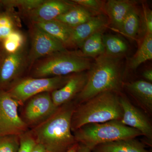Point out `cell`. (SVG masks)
Wrapping results in <instances>:
<instances>
[{
  "instance_id": "2e32d148",
  "label": "cell",
  "mask_w": 152,
  "mask_h": 152,
  "mask_svg": "<svg viewBox=\"0 0 152 152\" xmlns=\"http://www.w3.org/2000/svg\"><path fill=\"white\" fill-rule=\"evenodd\" d=\"M123 88L146 113L152 111V84L143 80L124 83Z\"/></svg>"
},
{
  "instance_id": "277c9868",
  "label": "cell",
  "mask_w": 152,
  "mask_h": 152,
  "mask_svg": "<svg viewBox=\"0 0 152 152\" xmlns=\"http://www.w3.org/2000/svg\"><path fill=\"white\" fill-rule=\"evenodd\" d=\"M91 59L77 50L57 52L36 61L29 69L30 77H52L86 72L91 66Z\"/></svg>"
},
{
  "instance_id": "7a4b0ae2",
  "label": "cell",
  "mask_w": 152,
  "mask_h": 152,
  "mask_svg": "<svg viewBox=\"0 0 152 152\" xmlns=\"http://www.w3.org/2000/svg\"><path fill=\"white\" fill-rule=\"evenodd\" d=\"M87 72L86 84L75 98L76 105L104 92H120L123 88L124 70L121 57L101 55L95 59Z\"/></svg>"
},
{
  "instance_id": "e0dca14e",
  "label": "cell",
  "mask_w": 152,
  "mask_h": 152,
  "mask_svg": "<svg viewBox=\"0 0 152 152\" xmlns=\"http://www.w3.org/2000/svg\"><path fill=\"white\" fill-rule=\"evenodd\" d=\"M92 152H151L145 144L135 138L125 139L101 144Z\"/></svg>"
},
{
  "instance_id": "4dcf8cb0",
  "label": "cell",
  "mask_w": 152,
  "mask_h": 152,
  "mask_svg": "<svg viewBox=\"0 0 152 152\" xmlns=\"http://www.w3.org/2000/svg\"><path fill=\"white\" fill-rule=\"evenodd\" d=\"M142 76L144 79H145V81L152 83V70L151 69H148L144 71L142 73Z\"/></svg>"
},
{
  "instance_id": "8992f818",
  "label": "cell",
  "mask_w": 152,
  "mask_h": 152,
  "mask_svg": "<svg viewBox=\"0 0 152 152\" xmlns=\"http://www.w3.org/2000/svg\"><path fill=\"white\" fill-rule=\"evenodd\" d=\"M71 75L47 78H23L11 85L6 91L19 104L23 103L36 95L51 93L62 88Z\"/></svg>"
},
{
  "instance_id": "52a82bcc",
  "label": "cell",
  "mask_w": 152,
  "mask_h": 152,
  "mask_svg": "<svg viewBox=\"0 0 152 152\" xmlns=\"http://www.w3.org/2000/svg\"><path fill=\"white\" fill-rule=\"evenodd\" d=\"M19 104L7 91H0V137L19 136L26 132L27 124L19 115Z\"/></svg>"
},
{
  "instance_id": "5b68a950",
  "label": "cell",
  "mask_w": 152,
  "mask_h": 152,
  "mask_svg": "<svg viewBox=\"0 0 152 152\" xmlns=\"http://www.w3.org/2000/svg\"><path fill=\"white\" fill-rule=\"evenodd\" d=\"M73 135L77 143L85 145L92 151L101 144L142 135L138 131L117 120L88 124L74 132Z\"/></svg>"
},
{
  "instance_id": "74e56055",
  "label": "cell",
  "mask_w": 152,
  "mask_h": 152,
  "mask_svg": "<svg viewBox=\"0 0 152 152\" xmlns=\"http://www.w3.org/2000/svg\"></svg>"
},
{
  "instance_id": "8d00e7d4",
  "label": "cell",
  "mask_w": 152,
  "mask_h": 152,
  "mask_svg": "<svg viewBox=\"0 0 152 152\" xmlns=\"http://www.w3.org/2000/svg\"><path fill=\"white\" fill-rule=\"evenodd\" d=\"M45 152H48L45 151Z\"/></svg>"
},
{
  "instance_id": "d590c367",
  "label": "cell",
  "mask_w": 152,
  "mask_h": 152,
  "mask_svg": "<svg viewBox=\"0 0 152 152\" xmlns=\"http://www.w3.org/2000/svg\"><path fill=\"white\" fill-rule=\"evenodd\" d=\"M3 7H4V6H3L2 4L1 1H0V12H2V11H1V10L2 8Z\"/></svg>"
},
{
  "instance_id": "9a60e30c",
  "label": "cell",
  "mask_w": 152,
  "mask_h": 152,
  "mask_svg": "<svg viewBox=\"0 0 152 152\" xmlns=\"http://www.w3.org/2000/svg\"><path fill=\"white\" fill-rule=\"evenodd\" d=\"M136 2L129 0H109L104 4L103 11L113 27L120 31L124 20Z\"/></svg>"
},
{
  "instance_id": "3957f363",
  "label": "cell",
  "mask_w": 152,
  "mask_h": 152,
  "mask_svg": "<svg viewBox=\"0 0 152 152\" xmlns=\"http://www.w3.org/2000/svg\"><path fill=\"white\" fill-rule=\"evenodd\" d=\"M120 93L104 92L76 105L71 121L72 132L88 124L121 121L123 110Z\"/></svg>"
},
{
  "instance_id": "e575fe53",
  "label": "cell",
  "mask_w": 152,
  "mask_h": 152,
  "mask_svg": "<svg viewBox=\"0 0 152 152\" xmlns=\"http://www.w3.org/2000/svg\"><path fill=\"white\" fill-rule=\"evenodd\" d=\"M4 53L5 52L4 51V50H3L2 42H0V60L2 58Z\"/></svg>"
},
{
  "instance_id": "7c38bea8",
  "label": "cell",
  "mask_w": 152,
  "mask_h": 152,
  "mask_svg": "<svg viewBox=\"0 0 152 152\" xmlns=\"http://www.w3.org/2000/svg\"><path fill=\"white\" fill-rule=\"evenodd\" d=\"M76 4L72 1L63 0H44L36 8L26 13L22 16L37 23L56 20Z\"/></svg>"
},
{
  "instance_id": "7402d4cb",
  "label": "cell",
  "mask_w": 152,
  "mask_h": 152,
  "mask_svg": "<svg viewBox=\"0 0 152 152\" xmlns=\"http://www.w3.org/2000/svg\"><path fill=\"white\" fill-rule=\"evenodd\" d=\"M152 59V34H146L142 42L131 59L129 67L136 69L142 64Z\"/></svg>"
},
{
  "instance_id": "603a6c76",
  "label": "cell",
  "mask_w": 152,
  "mask_h": 152,
  "mask_svg": "<svg viewBox=\"0 0 152 152\" xmlns=\"http://www.w3.org/2000/svg\"><path fill=\"white\" fill-rule=\"evenodd\" d=\"M105 54L113 57H121L127 53L128 46L119 37L113 35H103Z\"/></svg>"
},
{
  "instance_id": "9c48e42d",
  "label": "cell",
  "mask_w": 152,
  "mask_h": 152,
  "mask_svg": "<svg viewBox=\"0 0 152 152\" xmlns=\"http://www.w3.org/2000/svg\"><path fill=\"white\" fill-rule=\"evenodd\" d=\"M28 48L27 43L14 53H4L0 60V88H9L29 69Z\"/></svg>"
},
{
  "instance_id": "ffe728a7",
  "label": "cell",
  "mask_w": 152,
  "mask_h": 152,
  "mask_svg": "<svg viewBox=\"0 0 152 152\" xmlns=\"http://www.w3.org/2000/svg\"><path fill=\"white\" fill-rule=\"evenodd\" d=\"M21 26L20 16L12 9H5L0 12V42L14 31Z\"/></svg>"
},
{
  "instance_id": "30bf717a",
  "label": "cell",
  "mask_w": 152,
  "mask_h": 152,
  "mask_svg": "<svg viewBox=\"0 0 152 152\" xmlns=\"http://www.w3.org/2000/svg\"><path fill=\"white\" fill-rule=\"evenodd\" d=\"M120 103L123 110L121 122L124 125L135 129L145 137L148 145L152 146V126L149 120L135 107L127 97L119 94Z\"/></svg>"
},
{
  "instance_id": "44dd1931",
  "label": "cell",
  "mask_w": 152,
  "mask_h": 152,
  "mask_svg": "<svg viewBox=\"0 0 152 152\" xmlns=\"http://www.w3.org/2000/svg\"><path fill=\"white\" fill-rule=\"evenodd\" d=\"M102 32L95 33L87 39L80 47V50L86 56L96 58L105 53Z\"/></svg>"
},
{
  "instance_id": "d4e9b609",
  "label": "cell",
  "mask_w": 152,
  "mask_h": 152,
  "mask_svg": "<svg viewBox=\"0 0 152 152\" xmlns=\"http://www.w3.org/2000/svg\"><path fill=\"white\" fill-rule=\"evenodd\" d=\"M140 15L136 7L131 10L124 20L120 31L131 39H134L140 28Z\"/></svg>"
},
{
  "instance_id": "484cf974",
  "label": "cell",
  "mask_w": 152,
  "mask_h": 152,
  "mask_svg": "<svg viewBox=\"0 0 152 152\" xmlns=\"http://www.w3.org/2000/svg\"><path fill=\"white\" fill-rule=\"evenodd\" d=\"M44 0H6L1 1L5 9L18 10L19 15H23L36 8L43 2Z\"/></svg>"
},
{
  "instance_id": "d6a6232c",
  "label": "cell",
  "mask_w": 152,
  "mask_h": 152,
  "mask_svg": "<svg viewBox=\"0 0 152 152\" xmlns=\"http://www.w3.org/2000/svg\"><path fill=\"white\" fill-rule=\"evenodd\" d=\"M45 150L43 147L42 146L39 144L37 143L33 148L31 152H45Z\"/></svg>"
},
{
  "instance_id": "f1b7e54d",
  "label": "cell",
  "mask_w": 152,
  "mask_h": 152,
  "mask_svg": "<svg viewBox=\"0 0 152 152\" xmlns=\"http://www.w3.org/2000/svg\"><path fill=\"white\" fill-rule=\"evenodd\" d=\"M20 142L18 152H31L37 144L31 134L24 133L20 136Z\"/></svg>"
},
{
  "instance_id": "83f0119b",
  "label": "cell",
  "mask_w": 152,
  "mask_h": 152,
  "mask_svg": "<svg viewBox=\"0 0 152 152\" xmlns=\"http://www.w3.org/2000/svg\"><path fill=\"white\" fill-rule=\"evenodd\" d=\"M72 1L96 15H100L101 11H103L104 4L99 0H73Z\"/></svg>"
},
{
  "instance_id": "6da1fadb",
  "label": "cell",
  "mask_w": 152,
  "mask_h": 152,
  "mask_svg": "<svg viewBox=\"0 0 152 152\" xmlns=\"http://www.w3.org/2000/svg\"><path fill=\"white\" fill-rule=\"evenodd\" d=\"M76 106L72 101L61 106L52 116L33 130L31 134L36 142L46 151L66 152L77 143L71 129Z\"/></svg>"
},
{
  "instance_id": "1f68e13d",
  "label": "cell",
  "mask_w": 152,
  "mask_h": 152,
  "mask_svg": "<svg viewBox=\"0 0 152 152\" xmlns=\"http://www.w3.org/2000/svg\"><path fill=\"white\" fill-rule=\"evenodd\" d=\"M78 147L77 152H91L92 150L86 146L85 145L82 144L78 143Z\"/></svg>"
},
{
  "instance_id": "ac0fdd59",
  "label": "cell",
  "mask_w": 152,
  "mask_h": 152,
  "mask_svg": "<svg viewBox=\"0 0 152 152\" xmlns=\"http://www.w3.org/2000/svg\"><path fill=\"white\" fill-rule=\"evenodd\" d=\"M34 23L61 42L68 50L69 48H72L71 38L72 28L56 20Z\"/></svg>"
},
{
  "instance_id": "cb8c5ba5",
  "label": "cell",
  "mask_w": 152,
  "mask_h": 152,
  "mask_svg": "<svg viewBox=\"0 0 152 152\" xmlns=\"http://www.w3.org/2000/svg\"><path fill=\"white\" fill-rule=\"evenodd\" d=\"M26 37L21 30L14 31L2 42L3 50L7 53H14L28 43Z\"/></svg>"
},
{
  "instance_id": "5bb4252c",
  "label": "cell",
  "mask_w": 152,
  "mask_h": 152,
  "mask_svg": "<svg viewBox=\"0 0 152 152\" xmlns=\"http://www.w3.org/2000/svg\"><path fill=\"white\" fill-rule=\"evenodd\" d=\"M108 19L104 15H96L89 20L72 29V48H80L82 44L95 33L102 32L109 24Z\"/></svg>"
},
{
  "instance_id": "836d02e7",
  "label": "cell",
  "mask_w": 152,
  "mask_h": 152,
  "mask_svg": "<svg viewBox=\"0 0 152 152\" xmlns=\"http://www.w3.org/2000/svg\"><path fill=\"white\" fill-rule=\"evenodd\" d=\"M79 144L77 143L75 145L72 147L69 151L66 152H77V151L78 147Z\"/></svg>"
},
{
  "instance_id": "f546056e",
  "label": "cell",
  "mask_w": 152,
  "mask_h": 152,
  "mask_svg": "<svg viewBox=\"0 0 152 152\" xmlns=\"http://www.w3.org/2000/svg\"><path fill=\"white\" fill-rule=\"evenodd\" d=\"M144 22L146 34H152V12L149 8L143 4Z\"/></svg>"
},
{
  "instance_id": "d6986e66",
  "label": "cell",
  "mask_w": 152,
  "mask_h": 152,
  "mask_svg": "<svg viewBox=\"0 0 152 152\" xmlns=\"http://www.w3.org/2000/svg\"><path fill=\"white\" fill-rule=\"evenodd\" d=\"M95 15H96L76 4L69 10L58 17L56 20L73 28L89 20Z\"/></svg>"
},
{
  "instance_id": "4fadbf2b",
  "label": "cell",
  "mask_w": 152,
  "mask_h": 152,
  "mask_svg": "<svg viewBox=\"0 0 152 152\" xmlns=\"http://www.w3.org/2000/svg\"><path fill=\"white\" fill-rule=\"evenodd\" d=\"M88 77L87 71L72 74L62 88L51 93L56 106L60 107L72 102L84 88Z\"/></svg>"
},
{
  "instance_id": "8fae6325",
  "label": "cell",
  "mask_w": 152,
  "mask_h": 152,
  "mask_svg": "<svg viewBox=\"0 0 152 152\" xmlns=\"http://www.w3.org/2000/svg\"><path fill=\"white\" fill-rule=\"evenodd\" d=\"M25 110V117L31 125H39L56 112L59 107L56 106L50 92H44L30 99Z\"/></svg>"
},
{
  "instance_id": "4316f807",
  "label": "cell",
  "mask_w": 152,
  "mask_h": 152,
  "mask_svg": "<svg viewBox=\"0 0 152 152\" xmlns=\"http://www.w3.org/2000/svg\"><path fill=\"white\" fill-rule=\"evenodd\" d=\"M20 142V136L0 137V152H18Z\"/></svg>"
},
{
  "instance_id": "ba28073f",
  "label": "cell",
  "mask_w": 152,
  "mask_h": 152,
  "mask_svg": "<svg viewBox=\"0 0 152 152\" xmlns=\"http://www.w3.org/2000/svg\"><path fill=\"white\" fill-rule=\"evenodd\" d=\"M29 36L30 42L28 58L29 69L40 59L68 50L61 42L34 23H30Z\"/></svg>"
}]
</instances>
